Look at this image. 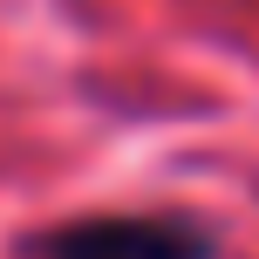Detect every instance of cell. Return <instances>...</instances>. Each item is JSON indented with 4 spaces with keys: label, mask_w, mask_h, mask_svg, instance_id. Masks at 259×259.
<instances>
[{
    "label": "cell",
    "mask_w": 259,
    "mask_h": 259,
    "mask_svg": "<svg viewBox=\"0 0 259 259\" xmlns=\"http://www.w3.org/2000/svg\"><path fill=\"white\" fill-rule=\"evenodd\" d=\"M219 232L191 211H103L27 239V259H211Z\"/></svg>",
    "instance_id": "1"
}]
</instances>
